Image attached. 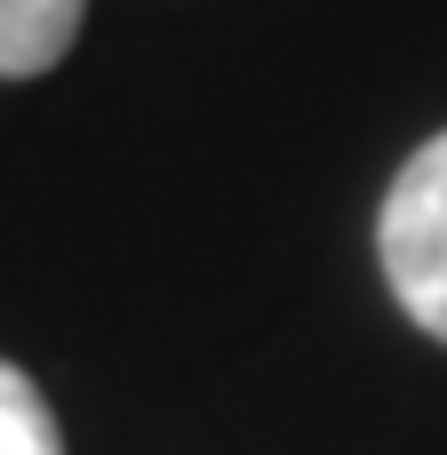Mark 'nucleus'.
<instances>
[{
    "label": "nucleus",
    "instance_id": "1",
    "mask_svg": "<svg viewBox=\"0 0 447 455\" xmlns=\"http://www.w3.org/2000/svg\"><path fill=\"white\" fill-rule=\"evenodd\" d=\"M376 264H384L392 304L432 344H447V128L400 160L376 208Z\"/></svg>",
    "mask_w": 447,
    "mask_h": 455
},
{
    "label": "nucleus",
    "instance_id": "2",
    "mask_svg": "<svg viewBox=\"0 0 447 455\" xmlns=\"http://www.w3.org/2000/svg\"><path fill=\"white\" fill-rule=\"evenodd\" d=\"M88 0H0V80H40L72 56Z\"/></svg>",
    "mask_w": 447,
    "mask_h": 455
},
{
    "label": "nucleus",
    "instance_id": "3",
    "mask_svg": "<svg viewBox=\"0 0 447 455\" xmlns=\"http://www.w3.org/2000/svg\"><path fill=\"white\" fill-rule=\"evenodd\" d=\"M0 455H64V424H56L48 392L16 360H0Z\"/></svg>",
    "mask_w": 447,
    "mask_h": 455
}]
</instances>
